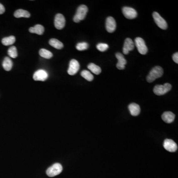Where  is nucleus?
Instances as JSON below:
<instances>
[{
  "mask_svg": "<svg viewBox=\"0 0 178 178\" xmlns=\"http://www.w3.org/2000/svg\"><path fill=\"white\" fill-rule=\"evenodd\" d=\"M163 74V68L160 66H156L150 71L149 75L147 76V81L149 83L154 82L156 79L161 77Z\"/></svg>",
  "mask_w": 178,
  "mask_h": 178,
  "instance_id": "1",
  "label": "nucleus"
},
{
  "mask_svg": "<svg viewBox=\"0 0 178 178\" xmlns=\"http://www.w3.org/2000/svg\"><path fill=\"white\" fill-rule=\"evenodd\" d=\"M88 12V8L87 6L82 5L78 8L76 14L74 15L73 20L76 23L80 22L81 20H83L87 15Z\"/></svg>",
  "mask_w": 178,
  "mask_h": 178,
  "instance_id": "2",
  "label": "nucleus"
},
{
  "mask_svg": "<svg viewBox=\"0 0 178 178\" xmlns=\"http://www.w3.org/2000/svg\"><path fill=\"white\" fill-rule=\"evenodd\" d=\"M172 89V86L169 83H165V84L156 85L154 89V92L156 95L162 96L165 95Z\"/></svg>",
  "mask_w": 178,
  "mask_h": 178,
  "instance_id": "3",
  "label": "nucleus"
},
{
  "mask_svg": "<svg viewBox=\"0 0 178 178\" xmlns=\"http://www.w3.org/2000/svg\"><path fill=\"white\" fill-rule=\"evenodd\" d=\"M62 169L63 168L61 164L58 163H55L47 169L46 173L49 177H55L61 173Z\"/></svg>",
  "mask_w": 178,
  "mask_h": 178,
  "instance_id": "4",
  "label": "nucleus"
},
{
  "mask_svg": "<svg viewBox=\"0 0 178 178\" xmlns=\"http://www.w3.org/2000/svg\"><path fill=\"white\" fill-rule=\"evenodd\" d=\"M135 45L137 48L140 54L144 55L148 52V48H147L144 40L142 38H136L135 40Z\"/></svg>",
  "mask_w": 178,
  "mask_h": 178,
  "instance_id": "5",
  "label": "nucleus"
},
{
  "mask_svg": "<svg viewBox=\"0 0 178 178\" xmlns=\"http://www.w3.org/2000/svg\"><path fill=\"white\" fill-rule=\"evenodd\" d=\"M152 16L154 18L155 24L157 25V26L162 29H166L167 28L168 25L166 21H165L163 18H162L158 13L154 12Z\"/></svg>",
  "mask_w": 178,
  "mask_h": 178,
  "instance_id": "6",
  "label": "nucleus"
},
{
  "mask_svg": "<svg viewBox=\"0 0 178 178\" xmlns=\"http://www.w3.org/2000/svg\"><path fill=\"white\" fill-rule=\"evenodd\" d=\"M164 149L170 152H174L177 151L178 146L176 143L172 139H166L163 143Z\"/></svg>",
  "mask_w": 178,
  "mask_h": 178,
  "instance_id": "7",
  "label": "nucleus"
},
{
  "mask_svg": "<svg viewBox=\"0 0 178 178\" xmlns=\"http://www.w3.org/2000/svg\"><path fill=\"white\" fill-rule=\"evenodd\" d=\"M80 69V65L77 60H72L69 63V68L67 72L70 75H74L76 74Z\"/></svg>",
  "mask_w": 178,
  "mask_h": 178,
  "instance_id": "8",
  "label": "nucleus"
},
{
  "mask_svg": "<svg viewBox=\"0 0 178 178\" xmlns=\"http://www.w3.org/2000/svg\"><path fill=\"white\" fill-rule=\"evenodd\" d=\"M122 12L124 17L129 19L135 18L137 17V13L132 8L125 7L122 8Z\"/></svg>",
  "mask_w": 178,
  "mask_h": 178,
  "instance_id": "9",
  "label": "nucleus"
},
{
  "mask_svg": "<svg viewBox=\"0 0 178 178\" xmlns=\"http://www.w3.org/2000/svg\"><path fill=\"white\" fill-rule=\"evenodd\" d=\"M65 25V17L60 13H58L55 15V26L56 29H62Z\"/></svg>",
  "mask_w": 178,
  "mask_h": 178,
  "instance_id": "10",
  "label": "nucleus"
},
{
  "mask_svg": "<svg viewBox=\"0 0 178 178\" xmlns=\"http://www.w3.org/2000/svg\"><path fill=\"white\" fill-rule=\"evenodd\" d=\"M116 24L115 19L113 17L107 18L106 20V29L109 33H113L116 29Z\"/></svg>",
  "mask_w": 178,
  "mask_h": 178,
  "instance_id": "11",
  "label": "nucleus"
},
{
  "mask_svg": "<svg viewBox=\"0 0 178 178\" xmlns=\"http://www.w3.org/2000/svg\"><path fill=\"white\" fill-rule=\"evenodd\" d=\"M48 78V74L46 71L38 70L35 72L33 75V79L35 81H45Z\"/></svg>",
  "mask_w": 178,
  "mask_h": 178,
  "instance_id": "12",
  "label": "nucleus"
},
{
  "mask_svg": "<svg viewBox=\"0 0 178 178\" xmlns=\"http://www.w3.org/2000/svg\"><path fill=\"white\" fill-rule=\"evenodd\" d=\"M135 47L134 43L130 38H126L123 46V52L125 55H128L130 51L133 50Z\"/></svg>",
  "mask_w": 178,
  "mask_h": 178,
  "instance_id": "13",
  "label": "nucleus"
},
{
  "mask_svg": "<svg viewBox=\"0 0 178 178\" xmlns=\"http://www.w3.org/2000/svg\"><path fill=\"white\" fill-rule=\"evenodd\" d=\"M116 58L118 60V63L116 65V67L119 70H123L125 68V65H126V60L125 59L123 55L121 53H117L115 55Z\"/></svg>",
  "mask_w": 178,
  "mask_h": 178,
  "instance_id": "14",
  "label": "nucleus"
},
{
  "mask_svg": "<svg viewBox=\"0 0 178 178\" xmlns=\"http://www.w3.org/2000/svg\"><path fill=\"white\" fill-rule=\"evenodd\" d=\"M128 108H129L130 113L132 116H138L140 113V112H141L140 107H139V105L137 104V103H131L128 106Z\"/></svg>",
  "mask_w": 178,
  "mask_h": 178,
  "instance_id": "15",
  "label": "nucleus"
},
{
  "mask_svg": "<svg viewBox=\"0 0 178 178\" xmlns=\"http://www.w3.org/2000/svg\"><path fill=\"white\" fill-rule=\"evenodd\" d=\"M175 118V115L170 111H166L162 115V119L167 123H171L173 122Z\"/></svg>",
  "mask_w": 178,
  "mask_h": 178,
  "instance_id": "16",
  "label": "nucleus"
},
{
  "mask_svg": "<svg viewBox=\"0 0 178 178\" xmlns=\"http://www.w3.org/2000/svg\"><path fill=\"white\" fill-rule=\"evenodd\" d=\"M44 27L40 24L36 25L33 27H30L29 29V31L31 33H36V34L41 35L44 32Z\"/></svg>",
  "mask_w": 178,
  "mask_h": 178,
  "instance_id": "17",
  "label": "nucleus"
},
{
  "mask_svg": "<svg viewBox=\"0 0 178 178\" xmlns=\"http://www.w3.org/2000/svg\"><path fill=\"white\" fill-rule=\"evenodd\" d=\"M14 16L17 18H29L30 17V13L24 9H19L14 12Z\"/></svg>",
  "mask_w": 178,
  "mask_h": 178,
  "instance_id": "18",
  "label": "nucleus"
},
{
  "mask_svg": "<svg viewBox=\"0 0 178 178\" xmlns=\"http://www.w3.org/2000/svg\"><path fill=\"white\" fill-rule=\"evenodd\" d=\"M13 63L11 59L8 57H6L3 62V67L5 71H9L12 69Z\"/></svg>",
  "mask_w": 178,
  "mask_h": 178,
  "instance_id": "19",
  "label": "nucleus"
},
{
  "mask_svg": "<svg viewBox=\"0 0 178 178\" xmlns=\"http://www.w3.org/2000/svg\"><path fill=\"white\" fill-rule=\"evenodd\" d=\"M49 44L56 49L60 50L63 48V45L61 42L56 39H50L49 41Z\"/></svg>",
  "mask_w": 178,
  "mask_h": 178,
  "instance_id": "20",
  "label": "nucleus"
},
{
  "mask_svg": "<svg viewBox=\"0 0 178 178\" xmlns=\"http://www.w3.org/2000/svg\"><path fill=\"white\" fill-rule=\"evenodd\" d=\"M88 68L89 70H90L93 73L96 75L100 74L102 72L101 67L93 63H90L88 65Z\"/></svg>",
  "mask_w": 178,
  "mask_h": 178,
  "instance_id": "21",
  "label": "nucleus"
},
{
  "mask_svg": "<svg viewBox=\"0 0 178 178\" xmlns=\"http://www.w3.org/2000/svg\"><path fill=\"white\" fill-rule=\"evenodd\" d=\"M15 41V37L13 36L4 38L2 40V43L5 46H7L12 45L14 43Z\"/></svg>",
  "mask_w": 178,
  "mask_h": 178,
  "instance_id": "22",
  "label": "nucleus"
},
{
  "mask_svg": "<svg viewBox=\"0 0 178 178\" xmlns=\"http://www.w3.org/2000/svg\"><path fill=\"white\" fill-rule=\"evenodd\" d=\"M39 55L45 59H50L53 57V55L50 51L47 50L42 49L39 51Z\"/></svg>",
  "mask_w": 178,
  "mask_h": 178,
  "instance_id": "23",
  "label": "nucleus"
},
{
  "mask_svg": "<svg viewBox=\"0 0 178 178\" xmlns=\"http://www.w3.org/2000/svg\"><path fill=\"white\" fill-rule=\"evenodd\" d=\"M81 76L88 81H93L94 79V76L90 72L88 71H82L81 73Z\"/></svg>",
  "mask_w": 178,
  "mask_h": 178,
  "instance_id": "24",
  "label": "nucleus"
},
{
  "mask_svg": "<svg viewBox=\"0 0 178 178\" xmlns=\"http://www.w3.org/2000/svg\"><path fill=\"white\" fill-rule=\"evenodd\" d=\"M8 55L11 58H13V59L17 58L18 54L16 47L12 46L10 48H9L8 50Z\"/></svg>",
  "mask_w": 178,
  "mask_h": 178,
  "instance_id": "25",
  "label": "nucleus"
},
{
  "mask_svg": "<svg viewBox=\"0 0 178 178\" xmlns=\"http://www.w3.org/2000/svg\"><path fill=\"white\" fill-rule=\"evenodd\" d=\"M76 49L78 50H86L89 48V44L86 42L79 43L76 46Z\"/></svg>",
  "mask_w": 178,
  "mask_h": 178,
  "instance_id": "26",
  "label": "nucleus"
},
{
  "mask_svg": "<svg viewBox=\"0 0 178 178\" xmlns=\"http://www.w3.org/2000/svg\"><path fill=\"white\" fill-rule=\"evenodd\" d=\"M109 48V46L107 44L99 43L97 45V48L101 52H104Z\"/></svg>",
  "mask_w": 178,
  "mask_h": 178,
  "instance_id": "27",
  "label": "nucleus"
},
{
  "mask_svg": "<svg viewBox=\"0 0 178 178\" xmlns=\"http://www.w3.org/2000/svg\"><path fill=\"white\" fill-rule=\"evenodd\" d=\"M173 60L175 62H176V63L178 64V53H175L172 56Z\"/></svg>",
  "mask_w": 178,
  "mask_h": 178,
  "instance_id": "28",
  "label": "nucleus"
},
{
  "mask_svg": "<svg viewBox=\"0 0 178 178\" xmlns=\"http://www.w3.org/2000/svg\"><path fill=\"white\" fill-rule=\"evenodd\" d=\"M5 8L2 4L0 3V14H2L5 13Z\"/></svg>",
  "mask_w": 178,
  "mask_h": 178,
  "instance_id": "29",
  "label": "nucleus"
}]
</instances>
